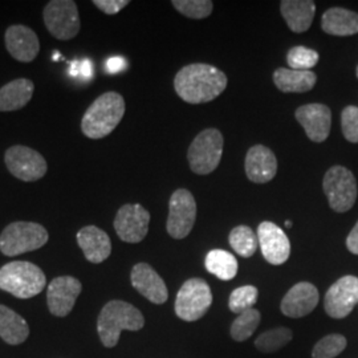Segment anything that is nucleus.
<instances>
[{
  "mask_svg": "<svg viewBox=\"0 0 358 358\" xmlns=\"http://www.w3.org/2000/svg\"><path fill=\"white\" fill-rule=\"evenodd\" d=\"M320 55L315 50H310L303 45L291 48L287 55V63L291 69L296 71H310L319 63Z\"/></svg>",
  "mask_w": 358,
  "mask_h": 358,
  "instance_id": "nucleus-32",
  "label": "nucleus"
},
{
  "mask_svg": "<svg viewBox=\"0 0 358 358\" xmlns=\"http://www.w3.org/2000/svg\"><path fill=\"white\" fill-rule=\"evenodd\" d=\"M50 239L48 231L35 222H13L0 235V251L6 256H17L36 251Z\"/></svg>",
  "mask_w": 358,
  "mask_h": 358,
  "instance_id": "nucleus-5",
  "label": "nucleus"
},
{
  "mask_svg": "<svg viewBox=\"0 0 358 358\" xmlns=\"http://www.w3.org/2000/svg\"><path fill=\"white\" fill-rule=\"evenodd\" d=\"M294 117L297 122L306 130V134L310 141L320 143L329 137L332 127V113L327 105H303L294 112Z\"/></svg>",
  "mask_w": 358,
  "mask_h": 358,
  "instance_id": "nucleus-15",
  "label": "nucleus"
},
{
  "mask_svg": "<svg viewBox=\"0 0 358 358\" xmlns=\"http://www.w3.org/2000/svg\"><path fill=\"white\" fill-rule=\"evenodd\" d=\"M71 75L75 77H81L85 80H90L93 77V64L88 59L73 62L71 64Z\"/></svg>",
  "mask_w": 358,
  "mask_h": 358,
  "instance_id": "nucleus-37",
  "label": "nucleus"
},
{
  "mask_svg": "<svg viewBox=\"0 0 358 358\" xmlns=\"http://www.w3.org/2000/svg\"><path fill=\"white\" fill-rule=\"evenodd\" d=\"M4 162L13 177L24 182L38 180L48 170L45 158L36 150L23 145H15L7 149Z\"/></svg>",
  "mask_w": 358,
  "mask_h": 358,
  "instance_id": "nucleus-11",
  "label": "nucleus"
},
{
  "mask_svg": "<svg viewBox=\"0 0 358 358\" xmlns=\"http://www.w3.org/2000/svg\"><path fill=\"white\" fill-rule=\"evenodd\" d=\"M346 348V338L341 334H329L321 338L312 350V358H334Z\"/></svg>",
  "mask_w": 358,
  "mask_h": 358,
  "instance_id": "nucleus-33",
  "label": "nucleus"
},
{
  "mask_svg": "<svg viewBox=\"0 0 358 358\" xmlns=\"http://www.w3.org/2000/svg\"><path fill=\"white\" fill-rule=\"evenodd\" d=\"M322 31L333 36H352L358 34V13L334 7L322 15Z\"/></svg>",
  "mask_w": 358,
  "mask_h": 358,
  "instance_id": "nucleus-24",
  "label": "nucleus"
},
{
  "mask_svg": "<svg viewBox=\"0 0 358 358\" xmlns=\"http://www.w3.org/2000/svg\"><path fill=\"white\" fill-rule=\"evenodd\" d=\"M125 115V100L117 92H106L96 99L81 120L83 133L92 140L109 136Z\"/></svg>",
  "mask_w": 358,
  "mask_h": 358,
  "instance_id": "nucleus-2",
  "label": "nucleus"
},
{
  "mask_svg": "<svg viewBox=\"0 0 358 358\" xmlns=\"http://www.w3.org/2000/svg\"><path fill=\"white\" fill-rule=\"evenodd\" d=\"M294 333L288 328L279 327L262 333L255 340V348L262 353H275L292 341Z\"/></svg>",
  "mask_w": 358,
  "mask_h": 358,
  "instance_id": "nucleus-28",
  "label": "nucleus"
},
{
  "mask_svg": "<svg viewBox=\"0 0 358 358\" xmlns=\"http://www.w3.org/2000/svg\"><path fill=\"white\" fill-rule=\"evenodd\" d=\"M223 136L217 129H206L192 141L187 159L198 176H207L217 169L223 154Z\"/></svg>",
  "mask_w": 358,
  "mask_h": 358,
  "instance_id": "nucleus-6",
  "label": "nucleus"
},
{
  "mask_svg": "<svg viewBox=\"0 0 358 358\" xmlns=\"http://www.w3.org/2000/svg\"><path fill=\"white\" fill-rule=\"evenodd\" d=\"M322 189L331 208L336 213H346L356 203L357 182L346 167H331L322 180Z\"/></svg>",
  "mask_w": 358,
  "mask_h": 358,
  "instance_id": "nucleus-8",
  "label": "nucleus"
},
{
  "mask_svg": "<svg viewBox=\"0 0 358 358\" xmlns=\"http://www.w3.org/2000/svg\"><path fill=\"white\" fill-rule=\"evenodd\" d=\"M341 128L344 137L352 143H358V108L346 106L341 113Z\"/></svg>",
  "mask_w": 358,
  "mask_h": 358,
  "instance_id": "nucleus-35",
  "label": "nucleus"
},
{
  "mask_svg": "<svg viewBox=\"0 0 358 358\" xmlns=\"http://www.w3.org/2000/svg\"><path fill=\"white\" fill-rule=\"evenodd\" d=\"M145 325V319L141 312L122 300H112L101 309L97 331L103 346L115 348L122 331H141Z\"/></svg>",
  "mask_w": 358,
  "mask_h": 358,
  "instance_id": "nucleus-3",
  "label": "nucleus"
},
{
  "mask_svg": "<svg viewBox=\"0 0 358 358\" xmlns=\"http://www.w3.org/2000/svg\"><path fill=\"white\" fill-rule=\"evenodd\" d=\"M260 320H262V315L257 309L252 308L245 310L232 322L231 337L238 343H243L256 332Z\"/></svg>",
  "mask_w": 358,
  "mask_h": 358,
  "instance_id": "nucleus-30",
  "label": "nucleus"
},
{
  "mask_svg": "<svg viewBox=\"0 0 358 358\" xmlns=\"http://www.w3.org/2000/svg\"><path fill=\"white\" fill-rule=\"evenodd\" d=\"M45 275L29 262H11L0 268V289L17 299L38 296L45 287Z\"/></svg>",
  "mask_w": 358,
  "mask_h": 358,
  "instance_id": "nucleus-4",
  "label": "nucleus"
},
{
  "mask_svg": "<svg viewBox=\"0 0 358 358\" xmlns=\"http://www.w3.org/2000/svg\"><path fill=\"white\" fill-rule=\"evenodd\" d=\"M6 48L15 60L20 63H31L40 51V41L35 31L27 26H11L6 31Z\"/></svg>",
  "mask_w": 358,
  "mask_h": 358,
  "instance_id": "nucleus-18",
  "label": "nucleus"
},
{
  "mask_svg": "<svg viewBox=\"0 0 358 358\" xmlns=\"http://www.w3.org/2000/svg\"><path fill=\"white\" fill-rule=\"evenodd\" d=\"M229 242L235 252L242 257H251L257 250V236L248 226H238L232 229L229 236Z\"/></svg>",
  "mask_w": 358,
  "mask_h": 358,
  "instance_id": "nucleus-29",
  "label": "nucleus"
},
{
  "mask_svg": "<svg viewBox=\"0 0 358 358\" xmlns=\"http://www.w3.org/2000/svg\"><path fill=\"white\" fill-rule=\"evenodd\" d=\"M213 304L211 288L203 279L194 278L180 287L176 299V313L180 320H199Z\"/></svg>",
  "mask_w": 358,
  "mask_h": 358,
  "instance_id": "nucleus-7",
  "label": "nucleus"
},
{
  "mask_svg": "<svg viewBox=\"0 0 358 358\" xmlns=\"http://www.w3.org/2000/svg\"><path fill=\"white\" fill-rule=\"evenodd\" d=\"M257 242L264 259L272 266H282L291 255V243L285 232L272 222H262L257 227Z\"/></svg>",
  "mask_w": 358,
  "mask_h": 358,
  "instance_id": "nucleus-14",
  "label": "nucleus"
},
{
  "mask_svg": "<svg viewBox=\"0 0 358 358\" xmlns=\"http://www.w3.org/2000/svg\"><path fill=\"white\" fill-rule=\"evenodd\" d=\"M131 285L153 304L166 303L169 292L162 278L148 263L136 264L130 273Z\"/></svg>",
  "mask_w": 358,
  "mask_h": 358,
  "instance_id": "nucleus-19",
  "label": "nucleus"
},
{
  "mask_svg": "<svg viewBox=\"0 0 358 358\" xmlns=\"http://www.w3.org/2000/svg\"><path fill=\"white\" fill-rule=\"evenodd\" d=\"M319 299V291L312 282H297L282 297L280 309L287 317L301 319L317 307Z\"/></svg>",
  "mask_w": 358,
  "mask_h": 358,
  "instance_id": "nucleus-17",
  "label": "nucleus"
},
{
  "mask_svg": "<svg viewBox=\"0 0 358 358\" xmlns=\"http://www.w3.org/2000/svg\"><path fill=\"white\" fill-rule=\"evenodd\" d=\"M346 247H348V250H349L352 254L358 255V222L356 223V226L350 231V234L348 235Z\"/></svg>",
  "mask_w": 358,
  "mask_h": 358,
  "instance_id": "nucleus-39",
  "label": "nucleus"
},
{
  "mask_svg": "<svg viewBox=\"0 0 358 358\" xmlns=\"http://www.w3.org/2000/svg\"><path fill=\"white\" fill-rule=\"evenodd\" d=\"M358 304V278L348 275L333 284L324 299L329 317L345 319Z\"/></svg>",
  "mask_w": 358,
  "mask_h": 358,
  "instance_id": "nucleus-12",
  "label": "nucleus"
},
{
  "mask_svg": "<svg viewBox=\"0 0 358 358\" xmlns=\"http://www.w3.org/2000/svg\"><path fill=\"white\" fill-rule=\"evenodd\" d=\"M280 11L289 29L303 34L312 26L316 4L312 0H282Z\"/></svg>",
  "mask_w": 358,
  "mask_h": 358,
  "instance_id": "nucleus-22",
  "label": "nucleus"
},
{
  "mask_svg": "<svg viewBox=\"0 0 358 358\" xmlns=\"http://www.w3.org/2000/svg\"><path fill=\"white\" fill-rule=\"evenodd\" d=\"M43 19L52 36L59 40H71L80 32V15L72 0H52L43 11Z\"/></svg>",
  "mask_w": 358,
  "mask_h": 358,
  "instance_id": "nucleus-9",
  "label": "nucleus"
},
{
  "mask_svg": "<svg viewBox=\"0 0 358 358\" xmlns=\"http://www.w3.org/2000/svg\"><path fill=\"white\" fill-rule=\"evenodd\" d=\"M317 76L312 71H296L288 68H278L273 72V83L278 90L284 93H306L313 90Z\"/></svg>",
  "mask_w": 358,
  "mask_h": 358,
  "instance_id": "nucleus-25",
  "label": "nucleus"
},
{
  "mask_svg": "<svg viewBox=\"0 0 358 358\" xmlns=\"http://www.w3.org/2000/svg\"><path fill=\"white\" fill-rule=\"evenodd\" d=\"M259 291L254 285H243L232 291L229 300V307L234 313H243L248 309H252L257 301Z\"/></svg>",
  "mask_w": 358,
  "mask_h": 358,
  "instance_id": "nucleus-31",
  "label": "nucleus"
},
{
  "mask_svg": "<svg viewBox=\"0 0 358 358\" xmlns=\"http://www.w3.org/2000/svg\"><path fill=\"white\" fill-rule=\"evenodd\" d=\"M245 174L254 183H267L278 173V159L273 152L264 145L252 146L245 155Z\"/></svg>",
  "mask_w": 358,
  "mask_h": 358,
  "instance_id": "nucleus-20",
  "label": "nucleus"
},
{
  "mask_svg": "<svg viewBox=\"0 0 358 358\" xmlns=\"http://www.w3.org/2000/svg\"><path fill=\"white\" fill-rule=\"evenodd\" d=\"M357 77H358V66H357Z\"/></svg>",
  "mask_w": 358,
  "mask_h": 358,
  "instance_id": "nucleus-41",
  "label": "nucleus"
},
{
  "mask_svg": "<svg viewBox=\"0 0 358 358\" xmlns=\"http://www.w3.org/2000/svg\"><path fill=\"white\" fill-rule=\"evenodd\" d=\"M83 285L72 276H60L53 279L48 285L47 301L52 315L65 317L76 304L77 297L81 294Z\"/></svg>",
  "mask_w": 358,
  "mask_h": 358,
  "instance_id": "nucleus-16",
  "label": "nucleus"
},
{
  "mask_svg": "<svg viewBox=\"0 0 358 358\" xmlns=\"http://www.w3.org/2000/svg\"><path fill=\"white\" fill-rule=\"evenodd\" d=\"M174 88L185 103H210L227 88V76L213 65H186L176 75Z\"/></svg>",
  "mask_w": 358,
  "mask_h": 358,
  "instance_id": "nucleus-1",
  "label": "nucleus"
},
{
  "mask_svg": "<svg viewBox=\"0 0 358 358\" xmlns=\"http://www.w3.org/2000/svg\"><path fill=\"white\" fill-rule=\"evenodd\" d=\"M196 202L192 192L186 189H178L173 192L169 201L167 234L174 239L186 238L195 224Z\"/></svg>",
  "mask_w": 358,
  "mask_h": 358,
  "instance_id": "nucleus-10",
  "label": "nucleus"
},
{
  "mask_svg": "<svg viewBox=\"0 0 358 358\" xmlns=\"http://www.w3.org/2000/svg\"><path fill=\"white\" fill-rule=\"evenodd\" d=\"M171 4L179 13L190 19H205L214 8V3L210 0H173Z\"/></svg>",
  "mask_w": 358,
  "mask_h": 358,
  "instance_id": "nucleus-34",
  "label": "nucleus"
},
{
  "mask_svg": "<svg viewBox=\"0 0 358 358\" xmlns=\"http://www.w3.org/2000/svg\"><path fill=\"white\" fill-rule=\"evenodd\" d=\"M284 224H285V227H292V222H289V220H287Z\"/></svg>",
  "mask_w": 358,
  "mask_h": 358,
  "instance_id": "nucleus-40",
  "label": "nucleus"
},
{
  "mask_svg": "<svg viewBox=\"0 0 358 358\" xmlns=\"http://www.w3.org/2000/svg\"><path fill=\"white\" fill-rule=\"evenodd\" d=\"M29 336L27 321L15 310L0 304V337L10 345L23 344Z\"/></svg>",
  "mask_w": 358,
  "mask_h": 358,
  "instance_id": "nucleus-26",
  "label": "nucleus"
},
{
  "mask_svg": "<svg viewBox=\"0 0 358 358\" xmlns=\"http://www.w3.org/2000/svg\"><path fill=\"white\" fill-rule=\"evenodd\" d=\"M93 4L106 15H115L129 4L128 0H94Z\"/></svg>",
  "mask_w": 358,
  "mask_h": 358,
  "instance_id": "nucleus-36",
  "label": "nucleus"
},
{
  "mask_svg": "<svg viewBox=\"0 0 358 358\" xmlns=\"http://www.w3.org/2000/svg\"><path fill=\"white\" fill-rule=\"evenodd\" d=\"M206 269L223 282H230L238 273V260L224 250H213L206 255Z\"/></svg>",
  "mask_w": 358,
  "mask_h": 358,
  "instance_id": "nucleus-27",
  "label": "nucleus"
},
{
  "mask_svg": "<svg viewBox=\"0 0 358 358\" xmlns=\"http://www.w3.org/2000/svg\"><path fill=\"white\" fill-rule=\"evenodd\" d=\"M128 63L122 59V57H110L108 62H106V71L108 73H118L121 71H124L127 68Z\"/></svg>",
  "mask_w": 358,
  "mask_h": 358,
  "instance_id": "nucleus-38",
  "label": "nucleus"
},
{
  "mask_svg": "<svg viewBox=\"0 0 358 358\" xmlns=\"http://www.w3.org/2000/svg\"><path fill=\"white\" fill-rule=\"evenodd\" d=\"M77 243L87 260L100 264L112 254V242L105 231L96 226L83 227L77 232Z\"/></svg>",
  "mask_w": 358,
  "mask_h": 358,
  "instance_id": "nucleus-21",
  "label": "nucleus"
},
{
  "mask_svg": "<svg viewBox=\"0 0 358 358\" xmlns=\"http://www.w3.org/2000/svg\"><path fill=\"white\" fill-rule=\"evenodd\" d=\"M150 214L141 205H124L115 217V230L122 242L140 243L149 232Z\"/></svg>",
  "mask_w": 358,
  "mask_h": 358,
  "instance_id": "nucleus-13",
  "label": "nucleus"
},
{
  "mask_svg": "<svg viewBox=\"0 0 358 358\" xmlns=\"http://www.w3.org/2000/svg\"><path fill=\"white\" fill-rule=\"evenodd\" d=\"M34 83L16 78L0 88V112H15L24 108L34 96Z\"/></svg>",
  "mask_w": 358,
  "mask_h": 358,
  "instance_id": "nucleus-23",
  "label": "nucleus"
}]
</instances>
